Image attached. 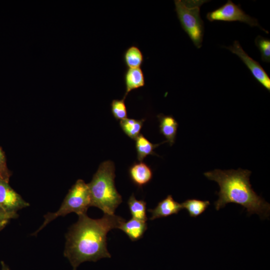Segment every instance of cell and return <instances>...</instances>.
<instances>
[{
    "label": "cell",
    "mask_w": 270,
    "mask_h": 270,
    "mask_svg": "<svg viewBox=\"0 0 270 270\" xmlns=\"http://www.w3.org/2000/svg\"><path fill=\"white\" fill-rule=\"evenodd\" d=\"M30 204L6 182L0 178V207L6 212L17 214V212Z\"/></svg>",
    "instance_id": "cell-8"
},
{
    "label": "cell",
    "mask_w": 270,
    "mask_h": 270,
    "mask_svg": "<svg viewBox=\"0 0 270 270\" xmlns=\"http://www.w3.org/2000/svg\"><path fill=\"white\" fill-rule=\"evenodd\" d=\"M206 18L211 22L215 20L240 22L252 27L257 26L266 33H269L268 30L259 24L257 19L246 14L242 9L240 4L236 5L230 0H228L225 4L218 8L208 12Z\"/></svg>",
    "instance_id": "cell-6"
},
{
    "label": "cell",
    "mask_w": 270,
    "mask_h": 270,
    "mask_svg": "<svg viewBox=\"0 0 270 270\" xmlns=\"http://www.w3.org/2000/svg\"><path fill=\"white\" fill-rule=\"evenodd\" d=\"M175 10L180 25L195 46H202L204 24L200 15L202 6L206 0H175Z\"/></svg>",
    "instance_id": "cell-4"
},
{
    "label": "cell",
    "mask_w": 270,
    "mask_h": 270,
    "mask_svg": "<svg viewBox=\"0 0 270 270\" xmlns=\"http://www.w3.org/2000/svg\"><path fill=\"white\" fill-rule=\"evenodd\" d=\"M144 119L136 120L126 118L120 121V126L122 131L129 138L132 140L136 138L140 134Z\"/></svg>",
    "instance_id": "cell-17"
},
{
    "label": "cell",
    "mask_w": 270,
    "mask_h": 270,
    "mask_svg": "<svg viewBox=\"0 0 270 270\" xmlns=\"http://www.w3.org/2000/svg\"><path fill=\"white\" fill-rule=\"evenodd\" d=\"M223 47L236 55L248 68L256 80L268 92L270 91V78L268 74L258 62L248 55L238 40H234L232 46Z\"/></svg>",
    "instance_id": "cell-7"
},
{
    "label": "cell",
    "mask_w": 270,
    "mask_h": 270,
    "mask_svg": "<svg viewBox=\"0 0 270 270\" xmlns=\"http://www.w3.org/2000/svg\"><path fill=\"white\" fill-rule=\"evenodd\" d=\"M126 92L124 98L132 90L144 86L145 80L144 72L140 68H128L124 73Z\"/></svg>",
    "instance_id": "cell-11"
},
{
    "label": "cell",
    "mask_w": 270,
    "mask_h": 270,
    "mask_svg": "<svg viewBox=\"0 0 270 270\" xmlns=\"http://www.w3.org/2000/svg\"><path fill=\"white\" fill-rule=\"evenodd\" d=\"M158 118L160 122V132L166 138V142L172 146L176 139L178 126V122L172 116L160 114Z\"/></svg>",
    "instance_id": "cell-12"
},
{
    "label": "cell",
    "mask_w": 270,
    "mask_h": 270,
    "mask_svg": "<svg viewBox=\"0 0 270 270\" xmlns=\"http://www.w3.org/2000/svg\"><path fill=\"white\" fill-rule=\"evenodd\" d=\"M115 167L111 160L102 162L88 184L91 206L101 210L104 214H114L122 202L114 185Z\"/></svg>",
    "instance_id": "cell-3"
},
{
    "label": "cell",
    "mask_w": 270,
    "mask_h": 270,
    "mask_svg": "<svg viewBox=\"0 0 270 270\" xmlns=\"http://www.w3.org/2000/svg\"><path fill=\"white\" fill-rule=\"evenodd\" d=\"M18 216V214L8 213L0 207V230L6 226L10 220L15 218Z\"/></svg>",
    "instance_id": "cell-22"
},
{
    "label": "cell",
    "mask_w": 270,
    "mask_h": 270,
    "mask_svg": "<svg viewBox=\"0 0 270 270\" xmlns=\"http://www.w3.org/2000/svg\"><path fill=\"white\" fill-rule=\"evenodd\" d=\"M124 61L128 68H140L144 62V56L138 47L132 46L124 52Z\"/></svg>",
    "instance_id": "cell-16"
},
{
    "label": "cell",
    "mask_w": 270,
    "mask_h": 270,
    "mask_svg": "<svg viewBox=\"0 0 270 270\" xmlns=\"http://www.w3.org/2000/svg\"><path fill=\"white\" fill-rule=\"evenodd\" d=\"M182 208H185L190 216L196 218L207 209L210 202L208 200H202L198 199H188L181 204Z\"/></svg>",
    "instance_id": "cell-18"
},
{
    "label": "cell",
    "mask_w": 270,
    "mask_h": 270,
    "mask_svg": "<svg viewBox=\"0 0 270 270\" xmlns=\"http://www.w3.org/2000/svg\"><path fill=\"white\" fill-rule=\"evenodd\" d=\"M128 174L132 182L138 188L148 184L153 176L151 168L142 162L134 164L130 168Z\"/></svg>",
    "instance_id": "cell-10"
},
{
    "label": "cell",
    "mask_w": 270,
    "mask_h": 270,
    "mask_svg": "<svg viewBox=\"0 0 270 270\" xmlns=\"http://www.w3.org/2000/svg\"><path fill=\"white\" fill-rule=\"evenodd\" d=\"M11 174L7 166L5 154L0 146V178L8 182Z\"/></svg>",
    "instance_id": "cell-21"
},
{
    "label": "cell",
    "mask_w": 270,
    "mask_h": 270,
    "mask_svg": "<svg viewBox=\"0 0 270 270\" xmlns=\"http://www.w3.org/2000/svg\"><path fill=\"white\" fill-rule=\"evenodd\" d=\"M90 206L91 198L88 184L82 180H78L69 190L59 209L56 212L46 214L42 224L32 235L36 236L48 224L59 216L71 212L78 216L85 214Z\"/></svg>",
    "instance_id": "cell-5"
},
{
    "label": "cell",
    "mask_w": 270,
    "mask_h": 270,
    "mask_svg": "<svg viewBox=\"0 0 270 270\" xmlns=\"http://www.w3.org/2000/svg\"><path fill=\"white\" fill-rule=\"evenodd\" d=\"M135 140L137 158L139 162H142L148 155H156L154 150L162 144L166 142L164 141L161 144H153L142 134H140Z\"/></svg>",
    "instance_id": "cell-14"
},
{
    "label": "cell",
    "mask_w": 270,
    "mask_h": 270,
    "mask_svg": "<svg viewBox=\"0 0 270 270\" xmlns=\"http://www.w3.org/2000/svg\"><path fill=\"white\" fill-rule=\"evenodd\" d=\"M254 43L260 52L262 60L263 62L269 63L270 62V40L259 35L256 38Z\"/></svg>",
    "instance_id": "cell-19"
},
{
    "label": "cell",
    "mask_w": 270,
    "mask_h": 270,
    "mask_svg": "<svg viewBox=\"0 0 270 270\" xmlns=\"http://www.w3.org/2000/svg\"><path fill=\"white\" fill-rule=\"evenodd\" d=\"M1 270H11L8 266L3 261L1 262Z\"/></svg>",
    "instance_id": "cell-23"
},
{
    "label": "cell",
    "mask_w": 270,
    "mask_h": 270,
    "mask_svg": "<svg viewBox=\"0 0 270 270\" xmlns=\"http://www.w3.org/2000/svg\"><path fill=\"white\" fill-rule=\"evenodd\" d=\"M125 219L114 214H104L99 219H92L86 214L78 216L66 236L64 256L72 270L82 262H96L111 258L107 249L106 236L110 230L118 228Z\"/></svg>",
    "instance_id": "cell-1"
},
{
    "label": "cell",
    "mask_w": 270,
    "mask_h": 270,
    "mask_svg": "<svg viewBox=\"0 0 270 270\" xmlns=\"http://www.w3.org/2000/svg\"><path fill=\"white\" fill-rule=\"evenodd\" d=\"M251 173L241 168L216 169L204 173L206 177L216 182L220 186V190L216 192L219 198L214 204L217 210L232 202L246 208L249 216L256 214L261 218L268 217L270 205L252 188L249 178Z\"/></svg>",
    "instance_id": "cell-2"
},
{
    "label": "cell",
    "mask_w": 270,
    "mask_h": 270,
    "mask_svg": "<svg viewBox=\"0 0 270 270\" xmlns=\"http://www.w3.org/2000/svg\"><path fill=\"white\" fill-rule=\"evenodd\" d=\"M125 99L113 100L110 104L111 112L116 120H122L128 118Z\"/></svg>",
    "instance_id": "cell-20"
},
{
    "label": "cell",
    "mask_w": 270,
    "mask_h": 270,
    "mask_svg": "<svg viewBox=\"0 0 270 270\" xmlns=\"http://www.w3.org/2000/svg\"><path fill=\"white\" fill-rule=\"evenodd\" d=\"M128 208L132 218L144 222H146V203L144 200H138L134 194L129 198L128 201Z\"/></svg>",
    "instance_id": "cell-15"
},
{
    "label": "cell",
    "mask_w": 270,
    "mask_h": 270,
    "mask_svg": "<svg viewBox=\"0 0 270 270\" xmlns=\"http://www.w3.org/2000/svg\"><path fill=\"white\" fill-rule=\"evenodd\" d=\"M182 209V204L175 201L172 195H168L160 202L154 208L148 210V212L152 214L150 220H154L178 214Z\"/></svg>",
    "instance_id": "cell-9"
},
{
    "label": "cell",
    "mask_w": 270,
    "mask_h": 270,
    "mask_svg": "<svg viewBox=\"0 0 270 270\" xmlns=\"http://www.w3.org/2000/svg\"><path fill=\"white\" fill-rule=\"evenodd\" d=\"M118 228L122 230L131 240L136 241L142 237L148 226L146 222L132 218L126 222H122Z\"/></svg>",
    "instance_id": "cell-13"
}]
</instances>
